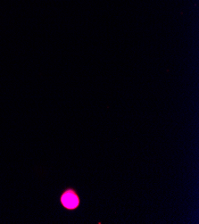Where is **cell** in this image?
<instances>
[{"label":"cell","instance_id":"cell-1","mask_svg":"<svg viewBox=\"0 0 199 224\" xmlns=\"http://www.w3.org/2000/svg\"><path fill=\"white\" fill-rule=\"evenodd\" d=\"M62 203L63 205L67 207V208H75L78 206L79 200L78 197L72 192H67L62 197Z\"/></svg>","mask_w":199,"mask_h":224}]
</instances>
